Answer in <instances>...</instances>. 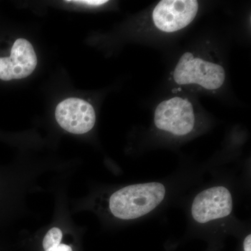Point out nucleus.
<instances>
[{"label": "nucleus", "instance_id": "0eeeda50", "mask_svg": "<svg viewBox=\"0 0 251 251\" xmlns=\"http://www.w3.org/2000/svg\"><path fill=\"white\" fill-rule=\"evenodd\" d=\"M37 57L31 43L25 39L15 41L9 57L0 58V79L9 81L29 76L35 70Z\"/></svg>", "mask_w": 251, "mask_h": 251}, {"label": "nucleus", "instance_id": "39448f33", "mask_svg": "<svg viewBox=\"0 0 251 251\" xmlns=\"http://www.w3.org/2000/svg\"><path fill=\"white\" fill-rule=\"evenodd\" d=\"M232 211V196L224 186L208 188L200 193L195 198L191 208L193 219L200 224L223 219Z\"/></svg>", "mask_w": 251, "mask_h": 251}, {"label": "nucleus", "instance_id": "9b49d317", "mask_svg": "<svg viewBox=\"0 0 251 251\" xmlns=\"http://www.w3.org/2000/svg\"><path fill=\"white\" fill-rule=\"evenodd\" d=\"M244 251H251V235L249 234L244 239Z\"/></svg>", "mask_w": 251, "mask_h": 251}, {"label": "nucleus", "instance_id": "f03ea898", "mask_svg": "<svg viewBox=\"0 0 251 251\" xmlns=\"http://www.w3.org/2000/svg\"><path fill=\"white\" fill-rule=\"evenodd\" d=\"M175 83L179 85H198L207 90L221 88L226 80L224 68L191 52H185L173 72Z\"/></svg>", "mask_w": 251, "mask_h": 251}, {"label": "nucleus", "instance_id": "6e6552de", "mask_svg": "<svg viewBox=\"0 0 251 251\" xmlns=\"http://www.w3.org/2000/svg\"><path fill=\"white\" fill-rule=\"evenodd\" d=\"M62 232L58 227H52L46 234L43 241V247L47 251L61 244L62 239Z\"/></svg>", "mask_w": 251, "mask_h": 251}, {"label": "nucleus", "instance_id": "7ed1b4c3", "mask_svg": "<svg viewBox=\"0 0 251 251\" xmlns=\"http://www.w3.org/2000/svg\"><path fill=\"white\" fill-rule=\"evenodd\" d=\"M154 124L158 129L177 136L188 134L195 125L192 103L182 97L163 100L155 110Z\"/></svg>", "mask_w": 251, "mask_h": 251}, {"label": "nucleus", "instance_id": "9d476101", "mask_svg": "<svg viewBox=\"0 0 251 251\" xmlns=\"http://www.w3.org/2000/svg\"><path fill=\"white\" fill-rule=\"evenodd\" d=\"M45 251H73V250L72 247H69V245L61 244L57 247L52 248V249Z\"/></svg>", "mask_w": 251, "mask_h": 251}, {"label": "nucleus", "instance_id": "1a4fd4ad", "mask_svg": "<svg viewBox=\"0 0 251 251\" xmlns=\"http://www.w3.org/2000/svg\"><path fill=\"white\" fill-rule=\"evenodd\" d=\"M74 3H79V4H83L87 5H92V6H99L108 2L106 0H84V1H73Z\"/></svg>", "mask_w": 251, "mask_h": 251}, {"label": "nucleus", "instance_id": "423d86ee", "mask_svg": "<svg viewBox=\"0 0 251 251\" xmlns=\"http://www.w3.org/2000/svg\"><path fill=\"white\" fill-rule=\"evenodd\" d=\"M57 123L64 130L74 134H84L93 128L96 113L88 102L69 98L58 104L55 110Z\"/></svg>", "mask_w": 251, "mask_h": 251}, {"label": "nucleus", "instance_id": "f257e3e1", "mask_svg": "<svg viewBox=\"0 0 251 251\" xmlns=\"http://www.w3.org/2000/svg\"><path fill=\"white\" fill-rule=\"evenodd\" d=\"M166 188L158 182L130 185L112 195L109 206L115 217L138 219L151 212L164 200Z\"/></svg>", "mask_w": 251, "mask_h": 251}, {"label": "nucleus", "instance_id": "20e7f679", "mask_svg": "<svg viewBox=\"0 0 251 251\" xmlns=\"http://www.w3.org/2000/svg\"><path fill=\"white\" fill-rule=\"evenodd\" d=\"M199 4L196 0H163L155 6L152 21L163 32H175L187 27L197 16Z\"/></svg>", "mask_w": 251, "mask_h": 251}]
</instances>
